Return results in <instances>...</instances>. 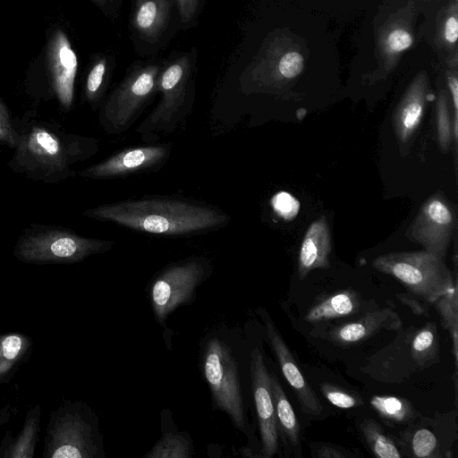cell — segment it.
<instances>
[{"instance_id":"1","label":"cell","mask_w":458,"mask_h":458,"mask_svg":"<svg viewBox=\"0 0 458 458\" xmlns=\"http://www.w3.org/2000/svg\"><path fill=\"white\" fill-rule=\"evenodd\" d=\"M140 233L189 236L219 229L231 217L220 208L182 199L140 198L98 205L83 213Z\"/></svg>"},{"instance_id":"40","label":"cell","mask_w":458,"mask_h":458,"mask_svg":"<svg viewBox=\"0 0 458 458\" xmlns=\"http://www.w3.org/2000/svg\"><path fill=\"white\" fill-rule=\"evenodd\" d=\"M401 300L408 306L411 307V309L412 310V311L416 314H421L423 313V309H422V306L421 304L419 302V301H413L412 299L411 298H408V297H400Z\"/></svg>"},{"instance_id":"36","label":"cell","mask_w":458,"mask_h":458,"mask_svg":"<svg viewBox=\"0 0 458 458\" xmlns=\"http://www.w3.org/2000/svg\"><path fill=\"white\" fill-rule=\"evenodd\" d=\"M36 421L30 419L23 428V432L15 445L10 450L9 457H32L36 435Z\"/></svg>"},{"instance_id":"7","label":"cell","mask_w":458,"mask_h":458,"mask_svg":"<svg viewBox=\"0 0 458 458\" xmlns=\"http://www.w3.org/2000/svg\"><path fill=\"white\" fill-rule=\"evenodd\" d=\"M203 372L218 410L225 412L240 429L246 427L238 365L231 348L217 338H211L203 352Z\"/></svg>"},{"instance_id":"2","label":"cell","mask_w":458,"mask_h":458,"mask_svg":"<svg viewBox=\"0 0 458 458\" xmlns=\"http://www.w3.org/2000/svg\"><path fill=\"white\" fill-rule=\"evenodd\" d=\"M12 160L15 168L34 179L55 182L73 173L70 166L95 155L96 139L57 132L47 125H32L22 135Z\"/></svg>"},{"instance_id":"38","label":"cell","mask_w":458,"mask_h":458,"mask_svg":"<svg viewBox=\"0 0 458 458\" xmlns=\"http://www.w3.org/2000/svg\"><path fill=\"white\" fill-rule=\"evenodd\" d=\"M310 448L311 456L315 458H346L355 456L349 450L331 443L311 442Z\"/></svg>"},{"instance_id":"14","label":"cell","mask_w":458,"mask_h":458,"mask_svg":"<svg viewBox=\"0 0 458 458\" xmlns=\"http://www.w3.org/2000/svg\"><path fill=\"white\" fill-rule=\"evenodd\" d=\"M262 318L269 345L277 359L285 380L294 391L303 411L313 417L319 416L323 411L319 399L303 376L295 358L268 314L264 312Z\"/></svg>"},{"instance_id":"25","label":"cell","mask_w":458,"mask_h":458,"mask_svg":"<svg viewBox=\"0 0 458 458\" xmlns=\"http://www.w3.org/2000/svg\"><path fill=\"white\" fill-rule=\"evenodd\" d=\"M369 403L386 423L393 425H410L419 415L411 403L402 397L374 395Z\"/></svg>"},{"instance_id":"11","label":"cell","mask_w":458,"mask_h":458,"mask_svg":"<svg viewBox=\"0 0 458 458\" xmlns=\"http://www.w3.org/2000/svg\"><path fill=\"white\" fill-rule=\"evenodd\" d=\"M170 152L168 144L130 147L87 167L80 174L91 179L126 177L160 167Z\"/></svg>"},{"instance_id":"39","label":"cell","mask_w":458,"mask_h":458,"mask_svg":"<svg viewBox=\"0 0 458 458\" xmlns=\"http://www.w3.org/2000/svg\"><path fill=\"white\" fill-rule=\"evenodd\" d=\"M200 0H177L178 10L182 22H189L194 17Z\"/></svg>"},{"instance_id":"42","label":"cell","mask_w":458,"mask_h":458,"mask_svg":"<svg viewBox=\"0 0 458 458\" xmlns=\"http://www.w3.org/2000/svg\"><path fill=\"white\" fill-rule=\"evenodd\" d=\"M106 0H103V3H105Z\"/></svg>"},{"instance_id":"5","label":"cell","mask_w":458,"mask_h":458,"mask_svg":"<svg viewBox=\"0 0 458 458\" xmlns=\"http://www.w3.org/2000/svg\"><path fill=\"white\" fill-rule=\"evenodd\" d=\"M114 241L81 236L60 228H41L25 232L19 239L16 257L31 263H76L108 251Z\"/></svg>"},{"instance_id":"22","label":"cell","mask_w":458,"mask_h":458,"mask_svg":"<svg viewBox=\"0 0 458 458\" xmlns=\"http://www.w3.org/2000/svg\"><path fill=\"white\" fill-rule=\"evenodd\" d=\"M361 306L360 295L352 290L334 293L318 301L305 314L310 323H321L357 313Z\"/></svg>"},{"instance_id":"6","label":"cell","mask_w":458,"mask_h":458,"mask_svg":"<svg viewBox=\"0 0 458 458\" xmlns=\"http://www.w3.org/2000/svg\"><path fill=\"white\" fill-rule=\"evenodd\" d=\"M212 271L205 257H191L165 267L153 279L149 299L157 322L165 326L168 316L179 306L189 304L199 285Z\"/></svg>"},{"instance_id":"30","label":"cell","mask_w":458,"mask_h":458,"mask_svg":"<svg viewBox=\"0 0 458 458\" xmlns=\"http://www.w3.org/2000/svg\"><path fill=\"white\" fill-rule=\"evenodd\" d=\"M448 97L447 89H443L438 92L436 102L437 140L442 152H446L454 140V119L451 118Z\"/></svg>"},{"instance_id":"20","label":"cell","mask_w":458,"mask_h":458,"mask_svg":"<svg viewBox=\"0 0 458 458\" xmlns=\"http://www.w3.org/2000/svg\"><path fill=\"white\" fill-rule=\"evenodd\" d=\"M172 0H136L133 26L147 40L156 41L169 20Z\"/></svg>"},{"instance_id":"31","label":"cell","mask_w":458,"mask_h":458,"mask_svg":"<svg viewBox=\"0 0 458 458\" xmlns=\"http://www.w3.org/2000/svg\"><path fill=\"white\" fill-rule=\"evenodd\" d=\"M25 340L19 335L0 337V376L6 373L21 355Z\"/></svg>"},{"instance_id":"41","label":"cell","mask_w":458,"mask_h":458,"mask_svg":"<svg viewBox=\"0 0 458 458\" xmlns=\"http://www.w3.org/2000/svg\"><path fill=\"white\" fill-rule=\"evenodd\" d=\"M93 1H95V2H97V3H98V4H104V3H103V0H93Z\"/></svg>"},{"instance_id":"16","label":"cell","mask_w":458,"mask_h":458,"mask_svg":"<svg viewBox=\"0 0 458 458\" xmlns=\"http://www.w3.org/2000/svg\"><path fill=\"white\" fill-rule=\"evenodd\" d=\"M428 96V74L423 70L410 82L393 113V128L400 143H407L420 124Z\"/></svg>"},{"instance_id":"28","label":"cell","mask_w":458,"mask_h":458,"mask_svg":"<svg viewBox=\"0 0 458 458\" xmlns=\"http://www.w3.org/2000/svg\"><path fill=\"white\" fill-rule=\"evenodd\" d=\"M411 352L418 365L429 364L438 355V336L434 322H428L411 338Z\"/></svg>"},{"instance_id":"15","label":"cell","mask_w":458,"mask_h":458,"mask_svg":"<svg viewBox=\"0 0 458 458\" xmlns=\"http://www.w3.org/2000/svg\"><path fill=\"white\" fill-rule=\"evenodd\" d=\"M47 56L54 91L60 104L69 108L73 102L78 59L70 40L61 30L51 38Z\"/></svg>"},{"instance_id":"17","label":"cell","mask_w":458,"mask_h":458,"mask_svg":"<svg viewBox=\"0 0 458 458\" xmlns=\"http://www.w3.org/2000/svg\"><path fill=\"white\" fill-rule=\"evenodd\" d=\"M402 325L398 314L389 307L370 310L356 321L333 327L327 334L335 344L350 346L361 343L382 329L396 330Z\"/></svg>"},{"instance_id":"43","label":"cell","mask_w":458,"mask_h":458,"mask_svg":"<svg viewBox=\"0 0 458 458\" xmlns=\"http://www.w3.org/2000/svg\"><path fill=\"white\" fill-rule=\"evenodd\" d=\"M425 1H431V0H425Z\"/></svg>"},{"instance_id":"18","label":"cell","mask_w":458,"mask_h":458,"mask_svg":"<svg viewBox=\"0 0 458 458\" xmlns=\"http://www.w3.org/2000/svg\"><path fill=\"white\" fill-rule=\"evenodd\" d=\"M331 250L329 225L327 217L321 216L310 225L302 238L298 256L299 279L303 280L312 270L328 268Z\"/></svg>"},{"instance_id":"8","label":"cell","mask_w":458,"mask_h":458,"mask_svg":"<svg viewBox=\"0 0 458 458\" xmlns=\"http://www.w3.org/2000/svg\"><path fill=\"white\" fill-rule=\"evenodd\" d=\"M160 68L156 64L133 69L114 89L99 114L103 129L111 134L127 131L150 97L157 92Z\"/></svg>"},{"instance_id":"24","label":"cell","mask_w":458,"mask_h":458,"mask_svg":"<svg viewBox=\"0 0 458 458\" xmlns=\"http://www.w3.org/2000/svg\"><path fill=\"white\" fill-rule=\"evenodd\" d=\"M458 0H449L439 13L436 45L445 53V60L458 57Z\"/></svg>"},{"instance_id":"19","label":"cell","mask_w":458,"mask_h":458,"mask_svg":"<svg viewBox=\"0 0 458 458\" xmlns=\"http://www.w3.org/2000/svg\"><path fill=\"white\" fill-rule=\"evenodd\" d=\"M52 458H89L96 455L89 428L79 418H64L56 425L49 445Z\"/></svg>"},{"instance_id":"3","label":"cell","mask_w":458,"mask_h":458,"mask_svg":"<svg viewBox=\"0 0 458 458\" xmlns=\"http://www.w3.org/2000/svg\"><path fill=\"white\" fill-rule=\"evenodd\" d=\"M371 265L428 303H434L457 284L444 260L425 250L386 253L375 258Z\"/></svg>"},{"instance_id":"32","label":"cell","mask_w":458,"mask_h":458,"mask_svg":"<svg viewBox=\"0 0 458 458\" xmlns=\"http://www.w3.org/2000/svg\"><path fill=\"white\" fill-rule=\"evenodd\" d=\"M107 62L106 58H99L91 67L86 80L85 94L89 102H96L100 98L106 73Z\"/></svg>"},{"instance_id":"12","label":"cell","mask_w":458,"mask_h":458,"mask_svg":"<svg viewBox=\"0 0 458 458\" xmlns=\"http://www.w3.org/2000/svg\"><path fill=\"white\" fill-rule=\"evenodd\" d=\"M251 389L255 403L261 439V454L273 457L279 448V432L276 424L270 385V372L258 348L250 355Z\"/></svg>"},{"instance_id":"29","label":"cell","mask_w":458,"mask_h":458,"mask_svg":"<svg viewBox=\"0 0 458 458\" xmlns=\"http://www.w3.org/2000/svg\"><path fill=\"white\" fill-rule=\"evenodd\" d=\"M191 452V445L183 434L169 432L162 436L145 457L189 458Z\"/></svg>"},{"instance_id":"37","label":"cell","mask_w":458,"mask_h":458,"mask_svg":"<svg viewBox=\"0 0 458 458\" xmlns=\"http://www.w3.org/2000/svg\"><path fill=\"white\" fill-rule=\"evenodd\" d=\"M19 136L11 122L6 106L0 100V143L15 148L19 141Z\"/></svg>"},{"instance_id":"26","label":"cell","mask_w":458,"mask_h":458,"mask_svg":"<svg viewBox=\"0 0 458 458\" xmlns=\"http://www.w3.org/2000/svg\"><path fill=\"white\" fill-rule=\"evenodd\" d=\"M359 428L374 456L378 458H400L403 456L397 444L375 420L365 419L360 423Z\"/></svg>"},{"instance_id":"10","label":"cell","mask_w":458,"mask_h":458,"mask_svg":"<svg viewBox=\"0 0 458 458\" xmlns=\"http://www.w3.org/2000/svg\"><path fill=\"white\" fill-rule=\"evenodd\" d=\"M456 225L452 204L441 192L428 197L406 231V237L444 260Z\"/></svg>"},{"instance_id":"27","label":"cell","mask_w":458,"mask_h":458,"mask_svg":"<svg viewBox=\"0 0 458 458\" xmlns=\"http://www.w3.org/2000/svg\"><path fill=\"white\" fill-rule=\"evenodd\" d=\"M435 305L439 313L443 327L451 335L453 354L457 364V329H458V298L457 284L450 291L441 295L435 301Z\"/></svg>"},{"instance_id":"35","label":"cell","mask_w":458,"mask_h":458,"mask_svg":"<svg viewBox=\"0 0 458 458\" xmlns=\"http://www.w3.org/2000/svg\"><path fill=\"white\" fill-rule=\"evenodd\" d=\"M271 206L276 214L285 221L293 219L299 210V200L287 191H278L271 199Z\"/></svg>"},{"instance_id":"23","label":"cell","mask_w":458,"mask_h":458,"mask_svg":"<svg viewBox=\"0 0 458 458\" xmlns=\"http://www.w3.org/2000/svg\"><path fill=\"white\" fill-rule=\"evenodd\" d=\"M401 450L405 455L418 458H442L444 446L438 436L421 422L410 424L401 434Z\"/></svg>"},{"instance_id":"13","label":"cell","mask_w":458,"mask_h":458,"mask_svg":"<svg viewBox=\"0 0 458 458\" xmlns=\"http://www.w3.org/2000/svg\"><path fill=\"white\" fill-rule=\"evenodd\" d=\"M415 14L416 5L411 1L393 13L380 28L377 52L379 72L384 76L394 72L403 53L412 47Z\"/></svg>"},{"instance_id":"9","label":"cell","mask_w":458,"mask_h":458,"mask_svg":"<svg viewBox=\"0 0 458 458\" xmlns=\"http://www.w3.org/2000/svg\"><path fill=\"white\" fill-rule=\"evenodd\" d=\"M301 47L283 34L270 36L247 69V79L261 89H279L298 78L304 70Z\"/></svg>"},{"instance_id":"33","label":"cell","mask_w":458,"mask_h":458,"mask_svg":"<svg viewBox=\"0 0 458 458\" xmlns=\"http://www.w3.org/2000/svg\"><path fill=\"white\" fill-rule=\"evenodd\" d=\"M320 389L326 399L338 408L350 409L362 404L358 395L337 386L323 383Z\"/></svg>"},{"instance_id":"4","label":"cell","mask_w":458,"mask_h":458,"mask_svg":"<svg viewBox=\"0 0 458 458\" xmlns=\"http://www.w3.org/2000/svg\"><path fill=\"white\" fill-rule=\"evenodd\" d=\"M192 72L191 57L182 55L160 70L156 91L161 93L157 106L136 129L143 140L170 134L190 110L189 86Z\"/></svg>"},{"instance_id":"21","label":"cell","mask_w":458,"mask_h":458,"mask_svg":"<svg viewBox=\"0 0 458 458\" xmlns=\"http://www.w3.org/2000/svg\"><path fill=\"white\" fill-rule=\"evenodd\" d=\"M271 392L279 435L287 447L299 455L301 452V429L293 408L284 394L276 376L270 373Z\"/></svg>"},{"instance_id":"34","label":"cell","mask_w":458,"mask_h":458,"mask_svg":"<svg viewBox=\"0 0 458 458\" xmlns=\"http://www.w3.org/2000/svg\"><path fill=\"white\" fill-rule=\"evenodd\" d=\"M446 64V82L448 93L451 96V102L454 109L453 135L454 141H457L458 132V57L445 60Z\"/></svg>"}]
</instances>
